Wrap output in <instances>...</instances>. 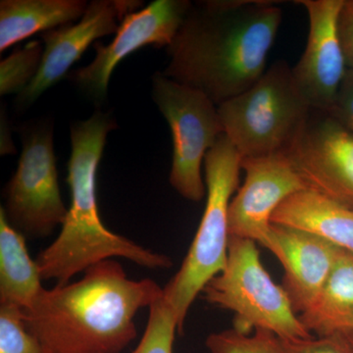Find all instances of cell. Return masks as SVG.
Wrapping results in <instances>:
<instances>
[{"label":"cell","instance_id":"cell-1","mask_svg":"<svg viewBox=\"0 0 353 353\" xmlns=\"http://www.w3.org/2000/svg\"><path fill=\"white\" fill-rule=\"evenodd\" d=\"M280 2L206 0L192 3L162 72L209 97L216 105L255 85L282 24Z\"/></svg>","mask_w":353,"mask_h":353},{"label":"cell","instance_id":"cell-2","mask_svg":"<svg viewBox=\"0 0 353 353\" xmlns=\"http://www.w3.org/2000/svg\"><path fill=\"white\" fill-rule=\"evenodd\" d=\"M162 294L155 281L132 280L119 262L108 259L77 282L44 289L23 317L51 353H120L138 336L139 311Z\"/></svg>","mask_w":353,"mask_h":353},{"label":"cell","instance_id":"cell-3","mask_svg":"<svg viewBox=\"0 0 353 353\" xmlns=\"http://www.w3.org/2000/svg\"><path fill=\"white\" fill-rule=\"evenodd\" d=\"M115 128L113 116L101 110L72 124L66 179L71 205L57 238L37 256L43 281H55L57 285L68 284L79 273L113 257H122L148 269L173 266L168 255L113 233L102 223L97 205V175L108 134Z\"/></svg>","mask_w":353,"mask_h":353},{"label":"cell","instance_id":"cell-4","mask_svg":"<svg viewBox=\"0 0 353 353\" xmlns=\"http://www.w3.org/2000/svg\"><path fill=\"white\" fill-rule=\"evenodd\" d=\"M217 108L241 159L285 155L312 111L285 60L274 62L250 90Z\"/></svg>","mask_w":353,"mask_h":353},{"label":"cell","instance_id":"cell-5","mask_svg":"<svg viewBox=\"0 0 353 353\" xmlns=\"http://www.w3.org/2000/svg\"><path fill=\"white\" fill-rule=\"evenodd\" d=\"M241 157L222 134L204 159L205 209L180 269L163 288L183 333L190 306L204 287L225 268L229 250V209L240 183Z\"/></svg>","mask_w":353,"mask_h":353},{"label":"cell","instance_id":"cell-6","mask_svg":"<svg viewBox=\"0 0 353 353\" xmlns=\"http://www.w3.org/2000/svg\"><path fill=\"white\" fill-rule=\"evenodd\" d=\"M201 294L208 303L234 312L233 328L243 333L266 330L283 341L313 336L284 288L276 284L264 268L254 241L231 236L226 266Z\"/></svg>","mask_w":353,"mask_h":353},{"label":"cell","instance_id":"cell-7","mask_svg":"<svg viewBox=\"0 0 353 353\" xmlns=\"http://www.w3.org/2000/svg\"><path fill=\"white\" fill-rule=\"evenodd\" d=\"M22 152L17 170L4 189L7 221L25 238L50 236L63 225L68 209L58 183L53 124L50 120L21 127Z\"/></svg>","mask_w":353,"mask_h":353},{"label":"cell","instance_id":"cell-8","mask_svg":"<svg viewBox=\"0 0 353 353\" xmlns=\"http://www.w3.org/2000/svg\"><path fill=\"white\" fill-rule=\"evenodd\" d=\"M152 92L173 139L169 182L183 199L199 202L206 194L202 164L209 150L224 134L217 105L196 88L162 73L152 76Z\"/></svg>","mask_w":353,"mask_h":353},{"label":"cell","instance_id":"cell-9","mask_svg":"<svg viewBox=\"0 0 353 353\" xmlns=\"http://www.w3.org/2000/svg\"><path fill=\"white\" fill-rule=\"evenodd\" d=\"M189 0H157L125 16L108 46L95 43L94 59L72 72L70 80L83 97L101 108L108 99L109 81L125 58L148 46L168 48L192 8Z\"/></svg>","mask_w":353,"mask_h":353},{"label":"cell","instance_id":"cell-10","mask_svg":"<svg viewBox=\"0 0 353 353\" xmlns=\"http://www.w3.org/2000/svg\"><path fill=\"white\" fill-rule=\"evenodd\" d=\"M285 155L305 189L353 209V132L339 118L312 109Z\"/></svg>","mask_w":353,"mask_h":353},{"label":"cell","instance_id":"cell-11","mask_svg":"<svg viewBox=\"0 0 353 353\" xmlns=\"http://www.w3.org/2000/svg\"><path fill=\"white\" fill-rule=\"evenodd\" d=\"M141 1L94 0L75 24L41 34L43 54L38 74L24 92L17 95L19 110L29 108L48 88L68 75L69 70L97 39L116 34L125 16L138 10Z\"/></svg>","mask_w":353,"mask_h":353},{"label":"cell","instance_id":"cell-12","mask_svg":"<svg viewBox=\"0 0 353 353\" xmlns=\"http://www.w3.org/2000/svg\"><path fill=\"white\" fill-rule=\"evenodd\" d=\"M308 16L307 43L292 69L297 87L312 109L331 112L347 67L339 37L345 0H299Z\"/></svg>","mask_w":353,"mask_h":353},{"label":"cell","instance_id":"cell-13","mask_svg":"<svg viewBox=\"0 0 353 353\" xmlns=\"http://www.w3.org/2000/svg\"><path fill=\"white\" fill-rule=\"evenodd\" d=\"M245 181L230 204V238L264 245L279 206L305 185L284 154L241 160Z\"/></svg>","mask_w":353,"mask_h":353},{"label":"cell","instance_id":"cell-14","mask_svg":"<svg viewBox=\"0 0 353 353\" xmlns=\"http://www.w3.org/2000/svg\"><path fill=\"white\" fill-rule=\"evenodd\" d=\"M263 246L284 267L283 288L296 314H303L326 282L341 248L314 234L273 223Z\"/></svg>","mask_w":353,"mask_h":353},{"label":"cell","instance_id":"cell-15","mask_svg":"<svg viewBox=\"0 0 353 353\" xmlns=\"http://www.w3.org/2000/svg\"><path fill=\"white\" fill-rule=\"evenodd\" d=\"M271 222L314 234L353 253V209L314 190H301L285 199Z\"/></svg>","mask_w":353,"mask_h":353},{"label":"cell","instance_id":"cell-16","mask_svg":"<svg viewBox=\"0 0 353 353\" xmlns=\"http://www.w3.org/2000/svg\"><path fill=\"white\" fill-rule=\"evenodd\" d=\"M88 6L85 0H1L0 52L34 34L80 20Z\"/></svg>","mask_w":353,"mask_h":353},{"label":"cell","instance_id":"cell-17","mask_svg":"<svg viewBox=\"0 0 353 353\" xmlns=\"http://www.w3.org/2000/svg\"><path fill=\"white\" fill-rule=\"evenodd\" d=\"M41 282L25 236L9 224L0 209V306L29 310L44 290Z\"/></svg>","mask_w":353,"mask_h":353},{"label":"cell","instance_id":"cell-18","mask_svg":"<svg viewBox=\"0 0 353 353\" xmlns=\"http://www.w3.org/2000/svg\"><path fill=\"white\" fill-rule=\"evenodd\" d=\"M299 319L316 336L352 331L353 253L341 250L321 290Z\"/></svg>","mask_w":353,"mask_h":353},{"label":"cell","instance_id":"cell-19","mask_svg":"<svg viewBox=\"0 0 353 353\" xmlns=\"http://www.w3.org/2000/svg\"><path fill=\"white\" fill-rule=\"evenodd\" d=\"M43 54V44L31 41L16 50L0 63V94L24 92L38 74Z\"/></svg>","mask_w":353,"mask_h":353},{"label":"cell","instance_id":"cell-20","mask_svg":"<svg viewBox=\"0 0 353 353\" xmlns=\"http://www.w3.org/2000/svg\"><path fill=\"white\" fill-rule=\"evenodd\" d=\"M148 310L145 333L132 353H173L176 334L180 333L175 311L164 294Z\"/></svg>","mask_w":353,"mask_h":353},{"label":"cell","instance_id":"cell-21","mask_svg":"<svg viewBox=\"0 0 353 353\" xmlns=\"http://www.w3.org/2000/svg\"><path fill=\"white\" fill-rule=\"evenodd\" d=\"M205 345L210 353H285L282 340L261 329L243 333L232 328L210 334Z\"/></svg>","mask_w":353,"mask_h":353},{"label":"cell","instance_id":"cell-22","mask_svg":"<svg viewBox=\"0 0 353 353\" xmlns=\"http://www.w3.org/2000/svg\"><path fill=\"white\" fill-rule=\"evenodd\" d=\"M0 353H51L28 331L23 310L0 306Z\"/></svg>","mask_w":353,"mask_h":353},{"label":"cell","instance_id":"cell-23","mask_svg":"<svg viewBox=\"0 0 353 353\" xmlns=\"http://www.w3.org/2000/svg\"><path fill=\"white\" fill-rule=\"evenodd\" d=\"M282 341L285 353H353L352 341L343 334Z\"/></svg>","mask_w":353,"mask_h":353},{"label":"cell","instance_id":"cell-24","mask_svg":"<svg viewBox=\"0 0 353 353\" xmlns=\"http://www.w3.org/2000/svg\"><path fill=\"white\" fill-rule=\"evenodd\" d=\"M339 37L347 69L353 71V0H345L339 17Z\"/></svg>","mask_w":353,"mask_h":353},{"label":"cell","instance_id":"cell-25","mask_svg":"<svg viewBox=\"0 0 353 353\" xmlns=\"http://www.w3.org/2000/svg\"><path fill=\"white\" fill-rule=\"evenodd\" d=\"M353 132V71L347 69L331 112Z\"/></svg>","mask_w":353,"mask_h":353},{"label":"cell","instance_id":"cell-26","mask_svg":"<svg viewBox=\"0 0 353 353\" xmlns=\"http://www.w3.org/2000/svg\"><path fill=\"white\" fill-rule=\"evenodd\" d=\"M8 125H7L6 116L1 114V155L14 154L15 148L12 139H10Z\"/></svg>","mask_w":353,"mask_h":353},{"label":"cell","instance_id":"cell-27","mask_svg":"<svg viewBox=\"0 0 353 353\" xmlns=\"http://www.w3.org/2000/svg\"><path fill=\"white\" fill-rule=\"evenodd\" d=\"M345 336H347L348 339H350V341H352V343L353 345V330L352 331H350V333L347 334H345Z\"/></svg>","mask_w":353,"mask_h":353}]
</instances>
